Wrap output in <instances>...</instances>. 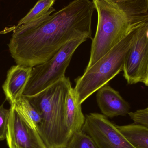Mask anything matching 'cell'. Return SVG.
<instances>
[{
  "instance_id": "obj_1",
  "label": "cell",
  "mask_w": 148,
  "mask_h": 148,
  "mask_svg": "<svg viewBox=\"0 0 148 148\" xmlns=\"http://www.w3.org/2000/svg\"><path fill=\"white\" fill-rule=\"evenodd\" d=\"M95 5L90 0H74L37 25L16 26L8 44L17 65L33 68L51 59L65 44L91 39Z\"/></svg>"
},
{
  "instance_id": "obj_2",
  "label": "cell",
  "mask_w": 148,
  "mask_h": 148,
  "mask_svg": "<svg viewBox=\"0 0 148 148\" xmlns=\"http://www.w3.org/2000/svg\"><path fill=\"white\" fill-rule=\"evenodd\" d=\"M92 1L97 12V27L85 70L95 64L129 34L148 22V0Z\"/></svg>"
},
{
  "instance_id": "obj_3",
  "label": "cell",
  "mask_w": 148,
  "mask_h": 148,
  "mask_svg": "<svg viewBox=\"0 0 148 148\" xmlns=\"http://www.w3.org/2000/svg\"><path fill=\"white\" fill-rule=\"evenodd\" d=\"M71 85L65 77L37 95L27 97L41 117L37 131L47 148H65L71 138L65 127L64 112Z\"/></svg>"
},
{
  "instance_id": "obj_4",
  "label": "cell",
  "mask_w": 148,
  "mask_h": 148,
  "mask_svg": "<svg viewBox=\"0 0 148 148\" xmlns=\"http://www.w3.org/2000/svg\"><path fill=\"white\" fill-rule=\"evenodd\" d=\"M139 28L129 34L95 64L85 70L82 76L75 79L74 90L80 104L123 71L125 59Z\"/></svg>"
},
{
  "instance_id": "obj_5",
  "label": "cell",
  "mask_w": 148,
  "mask_h": 148,
  "mask_svg": "<svg viewBox=\"0 0 148 148\" xmlns=\"http://www.w3.org/2000/svg\"><path fill=\"white\" fill-rule=\"evenodd\" d=\"M87 40L82 38L70 41L51 59L33 67L23 96L35 95L65 77L74 53Z\"/></svg>"
},
{
  "instance_id": "obj_6",
  "label": "cell",
  "mask_w": 148,
  "mask_h": 148,
  "mask_svg": "<svg viewBox=\"0 0 148 148\" xmlns=\"http://www.w3.org/2000/svg\"><path fill=\"white\" fill-rule=\"evenodd\" d=\"M82 130L92 138L98 148H136L116 125L101 114L86 115Z\"/></svg>"
},
{
  "instance_id": "obj_7",
  "label": "cell",
  "mask_w": 148,
  "mask_h": 148,
  "mask_svg": "<svg viewBox=\"0 0 148 148\" xmlns=\"http://www.w3.org/2000/svg\"><path fill=\"white\" fill-rule=\"evenodd\" d=\"M148 70V22L137 29L123 66V76L129 84L144 82Z\"/></svg>"
},
{
  "instance_id": "obj_8",
  "label": "cell",
  "mask_w": 148,
  "mask_h": 148,
  "mask_svg": "<svg viewBox=\"0 0 148 148\" xmlns=\"http://www.w3.org/2000/svg\"><path fill=\"white\" fill-rule=\"evenodd\" d=\"M6 140L9 148H47L38 131L29 126L10 105Z\"/></svg>"
},
{
  "instance_id": "obj_9",
  "label": "cell",
  "mask_w": 148,
  "mask_h": 148,
  "mask_svg": "<svg viewBox=\"0 0 148 148\" xmlns=\"http://www.w3.org/2000/svg\"><path fill=\"white\" fill-rule=\"evenodd\" d=\"M96 99L101 112L106 117L125 116L130 113L129 103L108 84L97 90Z\"/></svg>"
},
{
  "instance_id": "obj_10",
  "label": "cell",
  "mask_w": 148,
  "mask_h": 148,
  "mask_svg": "<svg viewBox=\"0 0 148 148\" xmlns=\"http://www.w3.org/2000/svg\"><path fill=\"white\" fill-rule=\"evenodd\" d=\"M32 68L19 65L10 68L2 88L6 99L14 105L23 96L30 77Z\"/></svg>"
},
{
  "instance_id": "obj_11",
  "label": "cell",
  "mask_w": 148,
  "mask_h": 148,
  "mask_svg": "<svg viewBox=\"0 0 148 148\" xmlns=\"http://www.w3.org/2000/svg\"><path fill=\"white\" fill-rule=\"evenodd\" d=\"M81 105L71 85L66 96L64 112L65 127L71 138L74 134L82 130L84 124L85 116Z\"/></svg>"
},
{
  "instance_id": "obj_12",
  "label": "cell",
  "mask_w": 148,
  "mask_h": 148,
  "mask_svg": "<svg viewBox=\"0 0 148 148\" xmlns=\"http://www.w3.org/2000/svg\"><path fill=\"white\" fill-rule=\"evenodd\" d=\"M117 127L136 148H148V127L134 123Z\"/></svg>"
},
{
  "instance_id": "obj_13",
  "label": "cell",
  "mask_w": 148,
  "mask_h": 148,
  "mask_svg": "<svg viewBox=\"0 0 148 148\" xmlns=\"http://www.w3.org/2000/svg\"><path fill=\"white\" fill-rule=\"evenodd\" d=\"M16 110L24 121L31 128L37 131L42 118L37 110L27 98L22 96L14 104Z\"/></svg>"
},
{
  "instance_id": "obj_14",
  "label": "cell",
  "mask_w": 148,
  "mask_h": 148,
  "mask_svg": "<svg viewBox=\"0 0 148 148\" xmlns=\"http://www.w3.org/2000/svg\"><path fill=\"white\" fill-rule=\"evenodd\" d=\"M55 2V0H39L27 14L19 21L16 26L37 20L49 13L52 14L55 11L53 7Z\"/></svg>"
},
{
  "instance_id": "obj_15",
  "label": "cell",
  "mask_w": 148,
  "mask_h": 148,
  "mask_svg": "<svg viewBox=\"0 0 148 148\" xmlns=\"http://www.w3.org/2000/svg\"><path fill=\"white\" fill-rule=\"evenodd\" d=\"M65 148H98L92 138L82 130L72 136Z\"/></svg>"
},
{
  "instance_id": "obj_16",
  "label": "cell",
  "mask_w": 148,
  "mask_h": 148,
  "mask_svg": "<svg viewBox=\"0 0 148 148\" xmlns=\"http://www.w3.org/2000/svg\"><path fill=\"white\" fill-rule=\"evenodd\" d=\"M9 113L10 109L0 106V141L6 139Z\"/></svg>"
},
{
  "instance_id": "obj_17",
  "label": "cell",
  "mask_w": 148,
  "mask_h": 148,
  "mask_svg": "<svg viewBox=\"0 0 148 148\" xmlns=\"http://www.w3.org/2000/svg\"><path fill=\"white\" fill-rule=\"evenodd\" d=\"M134 123L148 127V113L143 112L140 110L128 114Z\"/></svg>"
},
{
  "instance_id": "obj_18",
  "label": "cell",
  "mask_w": 148,
  "mask_h": 148,
  "mask_svg": "<svg viewBox=\"0 0 148 148\" xmlns=\"http://www.w3.org/2000/svg\"><path fill=\"white\" fill-rule=\"evenodd\" d=\"M106 1L110 2H120L126 1H131V0H104Z\"/></svg>"
},
{
  "instance_id": "obj_19",
  "label": "cell",
  "mask_w": 148,
  "mask_h": 148,
  "mask_svg": "<svg viewBox=\"0 0 148 148\" xmlns=\"http://www.w3.org/2000/svg\"><path fill=\"white\" fill-rule=\"evenodd\" d=\"M143 83H144L146 86H148V70L147 74V77H146V79H145V80L144 81Z\"/></svg>"
},
{
  "instance_id": "obj_20",
  "label": "cell",
  "mask_w": 148,
  "mask_h": 148,
  "mask_svg": "<svg viewBox=\"0 0 148 148\" xmlns=\"http://www.w3.org/2000/svg\"><path fill=\"white\" fill-rule=\"evenodd\" d=\"M140 110H141L143 112H145V113H148V107L147 108H146L144 109H140Z\"/></svg>"
},
{
  "instance_id": "obj_21",
  "label": "cell",
  "mask_w": 148,
  "mask_h": 148,
  "mask_svg": "<svg viewBox=\"0 0 148 148\" xmlns=\"http://www.w3.org/2000/svg\"></svg>"
}]
</instances>
